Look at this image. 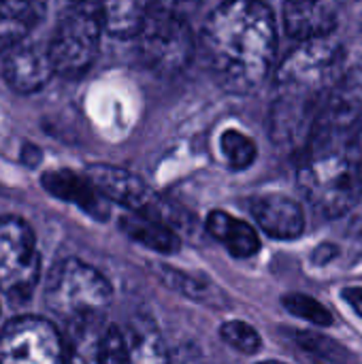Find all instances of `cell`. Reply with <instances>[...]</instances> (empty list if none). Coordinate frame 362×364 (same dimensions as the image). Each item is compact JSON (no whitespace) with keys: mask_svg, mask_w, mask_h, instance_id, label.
<instances>
[{"mask_svg":"<svg viewBox=\"0 0 362 364\" xmlns=\"http://www.w3.org/2000/svg\"><path fill=\"white\" fill-rule=\"evenodd\" d=\"M220 337L226 346H230L233 350L241 352V354H247V356H254L260 352L262 348V339L258 335V331L243 322V320H230V322H224L220 326Z\"/></svg>","mask_w":362,"mask_h":364,"instance_id":"cell-23","label":"cell"},{"mask_svg":"<svg viewBox=\"0 0 362 364\" xmlns=\"http://www.w3.org/2000/svg\"><path fill=\"white\" fill-rule=\"evenodd\" d=\"M139 49L149 68L173 77L181 73L194 55L192 28L173 9L149 4L147 21L139 36Z\"/></svg>","mask_w":362,"mask_h":364,"instance_id":"cell-7","label":"cell"},{"mask_svg":"<svg viewBox=\"0 0 362 364\" xmlns=\"http://www.w3.org/2000/svg\"><path fill=\"white\" fill-rule=\"evenodd\" d=\"M102 32V4L79 2L66 6L47 43L55 75L64 79L83 77L98 55Z\"/></svg>","mask_w":362,"mask_h":364,"instance_id":"cell-5","label":"cell"},{"mask_svg":"<svg viewBox=\"0 0 362 364\" xmlns=\"http://www.w3.org/2000/svg\"><path fill=\"white\" fill-rule=\"evenodd\" d=\"M220 149H222V156H224L226 164L233 171H245L258 158L256 143L245 132H241L237 128H228V130L222 132V136H220Z\"/></svg>","mask_w":362,"mask_h":364,"instance_id":"cell-21","label":"cell"},{"mask_svg":"<svg viewBox=\"0 0 362 364\" xmlns=\"http://www.w3.org/2000/svg\"><path fill=\"white\" fill-rule=\"evenodd\" d=\"M339 23L337 2H309L292 0L284 4V26L290 38L299 43H309L318 38H329Z\"/></svg>","mask_w":362,"mask_h":364,"instance_id":"cell-13","label":"cell"},{"mask_svg":"<svg viewBox=\"0 0 362 364\" xmlns=\"http://www.w3.org/2000/svg\"><path fill=\"white\" fill-rule=\"evenodd\" d=\"M98 364H128V346L126 337L117 326H107L102 348H100V360Z\"/></svg>","mask_w":362,"mask_h":364,"instance_id":"cell-24","label":"cell"},{"mask_svg":"<svg viewBox=\"0 0 362 364\" xmlns=\"http://www.w3.org/2000/svg\"><path fill=\"white\" fill-rule=\"evenodd\" d=\"M41 186L47 194L58 200L79 207L85 215L96 222H107L111 218L109 200L96 190L85 173H75L70 168H55L41 175Z\"/></svg>","mask_w":362,"mask_h":364,"instance_id":"cell-12","label":"cell"},{"mask_svg":"<svg viewBox=\"0 0 362 364\" xmlns=\"http://www.w3.org/2000/svg\"><path fill=\"white\" fill-rule=\"evenodd\" d=\"M0 364H68V356L49 320L17 316L0 328Z\"/></svg>","mask_w":362,"mask_h":364,"instance_id":"cell-8","label":"cell"},{"mask_svg":"<svg viewBox=\"0 0 362 364\" xmlns=\"http://www.w3.org/2000/svg\"><path fill=\"white\" fill-rule=\"evenodd\" d=\"M128 346V364H171L164 339L151 320H137L130 326Z\"/></svg>","mask_w":362,"mask_h":364,"instance_id":"cell-18","label":"cell"},{"mask_svg":"<svg viewBox=\"0 0 362 364\" xmlns=\"http://www.w3.org/2000/svg\"><path fill=\"white\" fill-rule=\"evenodd\" d=\"M205 226H207V232L218 243H222L228 250V254L235 258H252L262 247L256 228L226 211H220V209L211 211L207 215Z\"/></svg>","mask_w":362,"mask_h":364,"instance_id":"cell-15","label":"cell"},{"mask_svg":"<svg viewBox=\"0 0 362 364\" xmlns=\"http://www.w3.org/2000/svg\"><path fill=\"white\" fill-rule=\"evenodd\" d=\"M203 49L215 81L226 92H258L271 77L277 51L271 6L256 0L218 4L203 23Z\"/></svg>","mask_w":362,"mask_h":364,"instance_id":"cell-2","label":"cell"},{"mask_svg":"<svg viewBox=\"0 0 362 364\" xmlns=\"http://www.w3.org/2000/svg\"><path fill=\"white\" fill-rule=\"evenodd\" d=\"M282 305L286 307L288 314L305 320V322H312L316 326H322V328H329L335 324V318L333 314L320 303L316 301L314 296H307V294H301V292H290L286 296H282Z\"/></svg>","mask_w":362,"mask_h":364,"instance_id":"cell-22","label":"cell"},{"mask_svg":"<svg viewBox=\"0 0 362 364\" xmlns=\"http://www.w3.org/2000/svg\"><path fill=\"white\" fill-rule=\"evenodd\" d=\"M292 346L316 364H356V354L335 339L314 331H292Z\"/></svg>","mask_w":362,"mask_h":364,"instance_id":"cell-19","label":"cell"},{"mask_svg":"<svg viewBox=\"0 0 362 364\" xmlns=\"http://www.w3.org/2000/svg\"><path fill=\"white\" fill-rule=\"evenodd\" d=\"M85 175L109 203L126 207L128 213L164 222V209H166L164 203L134 173L113 164L96 162V164H87Z\"/></svg>","mask_w":362,"mask_h":364,"instance_id":"cell-9","label":"cell"},{"mask_svg":"<svg viewBox=\"0 0 362 364\" xmlns=\"http://www.w3.org/2000/svg\"><path fill=\"white\" fill-rule=\"evenodd\" d=\"M55 75L47 47L38 43H23L9 51L2 62V77L15 94L28 96L41 92Z\"/></svg>","mask_w":362,"mask_h":364,"instance_id":"cell-11","label":"cell"},{"mask_svg":"<svg viewBox=\"0 0 362 364\" xmlns=\"http://www.w3.org/2000/svg\"><path fill=\"white\" fill-rule=\"evenodd\" d=\"M41 282V254L32 226L21 215H0V292L26 305Z\"/></svg>","mask_w":362,"mask_h":364,"instance_id":"cell-6","label":"cell"},{"mask_svg":"<svg viewBox=\"0 0 362 364\" xmlns=\"http://www.w3.org/2000/svg\"><path fill=\"white\" fill-rule=\"evenodd\" d=\"M258 364H284V363H275V360H267V363H258Z\"/></svg>","mask_w":362,"mask_h":364,"instance_id":"cell-27","label":"cell"},{"mask_svg":"<svg viewBox=\"0 0 362 364\" xmlns=\"http://www.w3.org/2000/svg\"><path fill=\"white\" fill-rule=\"evenodd\" d=\"M362 79L346 75L320 109L299 156V188L322 218H341L362 196Z\"/></svg>","mask_w":362,"mask_h":364,"instance_id":"cell-1","label":"cell"},{"mask_svg":"<svg viewBox=\"0 0 362 364\" xmlns=\"http://www.w3.org/2000/svg\"><path fill=\"white\" fill-rule=\"evenodd\" d=\"M45 13L47 4L36 0L0 2V53H9L23 45L30 32L43 21Z\"/></svg>","mask_w":362,"mask_h":364,"instance_id":"cell-14","label":"cell"},{"mask_svg":"<svg viewBox=\"0 0 362 364\" xmlns=\"http://www.w3.org/2000/svg\"><path fill=\"white\" fill-rule=\"evenodd\" d=\"M361 34H362V26H361Z\"/></svg>","mask_w":362,"mask_h":364,"instance_id":"cell-28","label":"cell"},{"mask_svg":"<svg viewBox=\"0 0 362 364\" xmlns=\"http://www.w3.org/2000/svg\"><path fill=\"white\" fill-rule=\"evenodd\" d=\"M113 301L109 279L79 258L55 262L45 282V307L68 328L105 320Z\"/></svg>","mask_w":362,"mask_h":364,"instance_id":"cell-4","label":"cell"},{"mask_svg":"<svg viewBox=\"0 0 362 364\" xmlns=\"http://www.w3.org/2000/svg\"><path fill=\"white\" fill-rule=\"evenodd\" d=\"M247 209L262 232L277 241H294L305 232V211L294 198L286 194H256L247 200Z\"/></svg>","mask_w":362,"mask_h":364,"instance_id":"cell-10","label":"cell"},{"mask_svg":"<svg viewBox=\"0 0 362 364\" xmlns=\"http://www.w3.org/2000/svg\"><path fill=\"white\" fill-rule=\"evenodd\" d=\"M117 222H119V230L130 241H134L151 252L177 254L181 250V239L166 222H158V220L134 215V213H124Z\"/></svg>","mask_w":362,"mask_h":364,"instance_id":"cell-17","label":"cell"},{"mask_svg":"<svg viewBox=\"0 0 362 364\" xmlns=\"http://www.w3.org/2000/svg\"><path fill=\"white\" fill-rule=\"evenodd\" d=\"M337 256H339V250L333 243H324L314 252V264H329Z\"/></svg>","mask_w":362,"mask_h":364,"instance_id":"cell-26","label":"cell"},{"mask_svg":"<svg viewBox=\"0 0 362 364\" xmlns=\"http://www.w3.org/2000/svg\"><path fill=\"white\" fill-rule=\"evenodd\" d=\"M346 51L333 36L301 43L275 70L269 132L282 151L303 154L329 94L346 77Z\"/></svg>","mask_w":362,"mask_h":364,"instance_id":"cell-3","label":"cell"},{"mask_svg":"<svg viewBox=\"0 0 362 364\" xmlns=\"http://www.w3.org/2000/svg\"><path fill=\"white\" fill-rule=\"evenodd\" d=\"M341 299L352 307V311L362 318V288H346L341 290Z\"/></svg>","mask_w":362,"mask_h":364,"instance_id":"cell-25","label":"cell"},{"mask_svg":"<svg viewBox=\"0 0 362 364\" xmlns=\"http://www.w3.org/2000/svg\"><path fill=\"white\" fill-rule=\"evenodd\" d=\"M154 271L158 275V279L173 292L194 301V303H201V305H207V307H213V309H224L230 299L228 294L213 286L209 279H201V277H194V275H188L175 267H169L164 262H158L154 264Z\"/></svg>","mask_w":362,"mask_h":364,"instance_id":"cell-16","label":"cell"},{"mask_svg":"<svg viewBox=\"0 0 362 364\" xmlns=\"http://www.w3.org/2000/svg\"><path fill=\"white\" fill-rule=\"evenodd\" d=\"M149 4L145 2H107L102 4V26L105 32L115 38L141 36L147 21Z\"/></svg>","mask_w":362,"mask_h":364,"instance_id":"cell-20","label":"cell"}]
</instances>
